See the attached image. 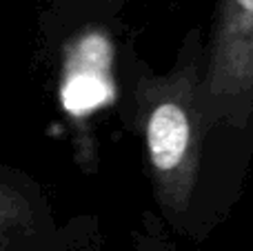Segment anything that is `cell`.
I'll return each mask as SVG.
<instances>
[{"label": "cell", "mask_w": 253, "mask_h": 251, "mask_svg": "<svg viewBox=\"0 0 253 251\" xmlns=\"http://www.w3.org/2000/svg\"><path fill=\"white\" fill-rule=\"evenodd\" d=\"M131 98L158 203L167 216H184L191 207L209 133L202 36L193 29L184 38L167 74H153L138 62L131 71Z\"/></svg>", "instance_id": "1"}, {"label": "cell", "mask_w": 253, "mask_h": 251, "mask_svg": "<svg viewBox=\"0 0 253 251\" xmlns=\"http://www.w3.org/2000/svg\"><path fill=\"white\" fill-rule=\"evenodd\" d=\"M207 127H245L253 116V0H220L205 47Z\"/></svg>", "instance_id": "2"}, {"label": "cell", "mask_w": 253, "mask_h": 251, "mask_svg": "<svg viewBox=\"0 0 253 251\" xmlns=\"http://www.w3.org/2000/svg\"><path fill=\"white\" fill-rule=\"evenodd\" d=\"M29 218V207L18 194L0 187V225H16Z\"/></svg>", "instance_id": "3"}, {"label": "cell", "mask_w": 253, "mask_h": 251, "mask_svg": "<svg viewBox=\"0 0 253 251\" xmlns=\"http://www.w3.org/2000/svg\"><path fill=\"white\" fill-rule=\"evenodd\" d=\"M125 4V0H89V13H114Z\"/></svg>", "instance_id": "4"}]
</instances>
